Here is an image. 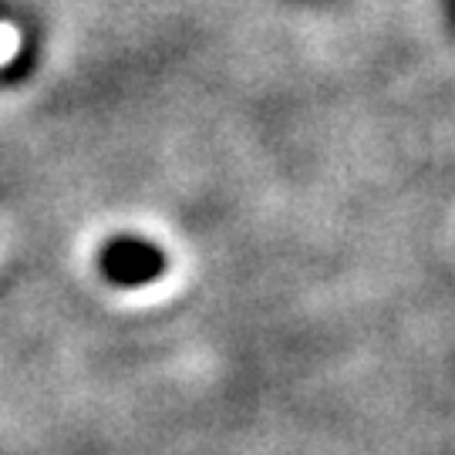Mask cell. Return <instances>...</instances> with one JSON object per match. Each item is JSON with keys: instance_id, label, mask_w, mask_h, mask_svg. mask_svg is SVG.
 I'll use <instances>...</instances> for the list:
<instances>
[{"instance_id": "1", "label": "cell", "mask_w": 455, "mask_h": 455, "mask_svg": "<svg viewBox=\"0 0 455 455\" xmlns=\"http://www.w3.org/2000/svg\"><path fill=\"white\" fill-rule=\"evenodd\" d=\"M101 267L105 274L112 276L115 283H146V280H156L159 270H163V253L156 246L142 243V240H115L105 257H101Z\"/></svg>"}, {"instance_id": "2", "label": "cell", "mask_w": 455, "mask_h": 455, "mask_svg": "<svg viewBox=\"0 0 455 455\" xmlns=\"http://www.w3.org/2000/svg\"><path fill=\"white\" fill-rule=\"evenodd\" d=\"M20 44H24L20 31H17L11 20H0V68L14 61L17 51H20Z\"/></svg>"}]
</instances>
